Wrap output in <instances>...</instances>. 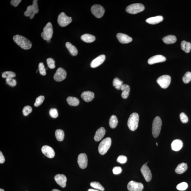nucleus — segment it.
<instances>
[{
    "label": "nucleus",
    "instance_id": "nucleus-1",
    "mask_svg": "<svg viewBox=\"0 0 191 191\" xmlns=\"http://www.w3.org/2000/svg\"><path fill=\"white\" fill-rule=\"evenodd\" d=\"M13 40L15 42L24 50H29L32 47V43L25 37L19 35L14 36Z\"/></svg>",
    "mask_w": 191,
    "mask_h": 191
},
{
    "label": "nucleus",
    "instance_id": "nucleus-2",
    "mask_svg": "<svg viewBox=\"0 0 191 191\" xmlns=\"http://www.w3.org/2000/svg\"><path fill=\"white\" fill-rule=\"evenodd\" d=\"M139 119L138 114L136 113H133L128 118V128L132 131H134L138 128Z\"/></svg>",
    "mask_w": 191,
    "mask_h": 191
},
{
    "label": "nucleus",
    "instance_id": "nucleus-3",
    "mask_svg": "<svg viewBox=\"0 0 191 191\" xmlns=\"http://www.w3.org/2000/svg\"><path fill=\"white\" fill-rule=\"evenodd\" d=\"M162 120L159 117H157L154 119L152 125V134L154 138H157L160 133Z\"/></svg>",
    "mask_w": 191,
    "mask_h": 191
},
{
    "label": "nucleus",
    "instance_id": "nucleus-4",
    "mask_svg": "<svg viewBox=\"0 0 191 191\" xmlns=\"http://www.w3.org/2000/svg\"><path fill=\"white\" fill-rule=\"evenodd\" d=\"M112 144V140L110 138L104 139L102 140L99 145L98 152L101 155L105 154L110 148Z\"/></svg>",
    "mask_w": 191,
    "mask_h": 191
},
{
    "label": "nucleus",
    "instance_id": "nucleus-5",
    "mask_svg": "<svg viewBox=\"0 0 191 191\" xmlns=\"http://www.w3.org/2000/svg\"><path fill=\"white\" fill-rule=\"evenodd\" d=\"M53 26L49 22L46 24V26L43 29V32L41 33V35L44 40L48 41L50 40L53 37Z\"/></svg>",
    "mask_w": 191,
    "mask_h": 191
},
{
    "label": "nucleus",
    "instance_id": "nucleus-6",
    "mask_svg": "<svg viewBox=\"0 0 191 191\" xmlns=\"http://www.w3.org/2000/svg\"><path fill=\"white\" fill-rule=\"evenodd\" d=\"M145 9L143 4L140 3H135L128 6L126 8V11L128 13L135 14L143 11Z\"/></svg>",
    "mask_w": 191,
    "mask_h": 191
},
{
    "label": "nucleus",
    "instance_id": "nucleus-7",
    "mask_svg": "<svg viewBox=\"0 0 191 191\" xmlns=\"http://www.w3.org/2000/svg\"><path fill=\"white\" fill-rule=\"evenodd\" d=\"M72 21V17L67 16L64 12H62L60 14L57 19V22L59 25L62 27L66 26Z\"/></svg>",
    "mask_w": 191,
    "mask_h": 191
},
{
    "label": "nucleus",
    "instance_id": "nucleus-8",
    "mask_svg": "<svg viewBox=\"0 0 191 191\" xmlns=\"http://www.w3.org/2000/svg\"><path fill=\"white\" fill-rule=\"evenodd\" d=\"M171 81V77L167 75H165L159 77L157 80V82L163 88H167L170 86Z\"/></svg>",
    "mask_w": 191,
    "mask_h": 191
},
{
    "label": "nucleus",
    "instance_id": "nucleus-9",
    "mask_svg": "<svg viewBox=\"0 0 191 191\" xmlns=\"http://www.w3.org/2000/svg\"><path fill=\"white\" fill-rule=\"evenodd\" d=\"M91 11L92 14L98 18H101L105 14V10L102 6L95 4L92 6Z\"/></svg>",
    "mask_w": 191,
    "mask_h": 191
},
{
    "label": "nucleus",
    "instance_id": "nucleus-10",
    "mask_svg": "<svg viewBox=\"0 0 191 191\" xmlns=\"http://www.w3.org/2000/svg\"><path fill=\"white\" fill-rule=\"evenodd\" d=\"M37 1L36 0H34L33 1V4L27 7V10L24 13V15L26 16L29 17L32 13L37 14L38 13L39 10Z\"/></svg>",
    "mask_w": 191,
    "mask_h": 191
},
{
    "label": "nucleus",
    "instance_id": "nucleus-11",
    "mask_svg": "<svg viewBox=\"0 0 191 191\" xmlns=\"http://www.w3.org/2000/svg\"><path fill=\"white\" fill-rule=\"evenodd\" d=\"M127 188L129 191H142L144 186L142 183L131 180L128 183Z\"/></svg>",
    "mask_w": 191,
    "mask_h": 191
},
{
    "label": "nucleus",
    "instance_id": "nucleus-12",
    "mask_svg": "<svg viewBox=\"0 0 191 191\" xmlns=\"http://www.w3.org/2000/svg\"><path fill=\"white\" fill-rule=\"evenodd\" d=\"M66 76L67 73L65 69L62 68H59L57 69L53 78L56 81L60 82L65 80Z\"/></svg>",
    "mask_w": 191,
    "mask_h": 191
},
{
    "label": "nucleus",
    "instance_id": "nucleus-13",
    "mask_svg": "<svg viewBox=\"0 0 191 191\" xmlns=\"http://www.w3.org/2000/svg\"><path fill=\"white\" fill-rule=\"evenodd\" d=\"M147 163L142 167L140 171L144 178L147 182L150 181L152 178V174L150 169L147 165Z\"/></svg>",
    "mask_w": 191,
    "mask_h": 191
},
{
    "label": "nucleus",
    "instance_id": "nucleus-14",
    "mask_svg": "<svg viewBox=\"0 0 191 191\" xmlns=\"http://www.w3.org/2000/svg\"><path fill=\"white\" fill-rule=\"evenodd\" d=\"M87 156L85 153H81L78 156V163L79 167L81 169H85L88 165Z\"/></svg>",
    "mask_w": 191,
    "mask_h": 191
},
{
    "label": "nucleus",
    "instance_id": "nucleus-15",
    "mask_svg": "<svg viewBox=\"0 0 191 191\" xmlns=\"http://www.w3.org/2000/svg\"><path fill=\"white\" fill-rule=\"evenodd\" d=\"M41 152L46 157L49 158H53L55 156L54 150L52 148L48 145H44L41 148Z\"/></svg>",
    "mask_w": 191,
    "mask_h": 191
},
{
    "label": "nucleus",
    "instance_id": "nucleus-16",
    "mask_svg": "<svg viewBox=\"0 0 191 191\" xmlns=\"http://www.w3.org/2000/svg\"><path fill=\"white\" fill-rule=\"evenodd\" d=\"M55 180L57 183L62 187H65L66 185L67 178L65 175L57 174L55 177Z\"/></svg>",
    "mask_w": 191,
    "mask_h": 191
},
{
    "label": "nucleus",
    "instance_id": "nucleus-17",
    "mask_svg": "<svg viewBox=\"0 0 191 191\" xmlns=\"http://www.w3.org/2000/svg\"><path fill=\"white\" fill-rule=\"evenodd\" d=\"M166 58L162 55H157L150 57L148 60V63L149 65H153L156 63H160L166 61Z\"/></svg>",
    "mask_w": 191,
    "mask_h": 191
},
{
    "label": "nucleus",
    "instance_id": "nucleus-18",
    "mask_svg": "<svg viewBox=\"0 0 191 191\" xmlns=\"http://www.w3.org/2000/svg\"><path fill=\"white\" fill-rule=\"evenodd\" d=\"M105 59V55H100L93 60L90 64V66L93 68H95L99 66L103 63Z\"/></svg>",
    "mask_w": 191,
    "mask_h": 191
},
{
    "label": "nucleus",
    "instance_id": "nucleus-19",
    "mask_svg": "<svg viewBox=\"0 0 191 191\" xmlns=\"http://www.w3.org/2000/svg\"><path fill=\"white\" fill-rule=\"evenodd\" d=\"M117 37L119 42L122 44H128L133 41V38L126 34L118 33L117 35Z\"/></svg>",
    "mask_w": 191,
    "mask_h": 191
},
{
    "label": "nucleus",
    "instance_id": "nucleus-20",
    "mask_svg": "<svg viewBox=\"0 0 191 191\" xmlns=\"http://www.w3.org/2000/svg\"><path fill=\"white\" fill-rule=\"evenodd\" d=\"M81 97L84 101L87 102H91L95 97L94 93L90 91L83 92L81 94Z\"/></svg>",
    "mask_w": 191,
    "mask_h": 191
},
{
    "label": "nucleus",
    "instance_id": "nucleus-21",
    "mask_svg": "<svg viewBox=\"0 0 191 191\" xmlns=\"http://www.w3.org/2000/svg\"><path fill=\"white\" fill-rule=\"evenodd\" d=\"M105 128L101 127L98 129L96 133L94 136V140L98 142L101 140L105 136Z\"/></svg>",
    "mask_w": 191,
    "mask_h": 191
},
{
    "label": "nucleus",
    "instance_id": "nucleus-22",
    "mask_svg": "<svg viewBox=\"0 0 191 191\" xmlns=\"http://www.w3.org/2000/svg\"><path fill=\"white\" fill-rule=\"evenodd\" d=\"M163 19L164 18L161 16H157L151 17L147 19L146 22L151 25H155L162 22Z\"/></svg>",
    "mask_w": 191,
    "mask_h": 191
},
{
    "label": "nucleus",
    "instance_id": "nucleus-23",
    "mask_svg": "<svg viewBox=\"0 0 191 191\" xmlns=\"http://www.w3.org/2000/svg\"><path fill=\"white\" fill-rule=\"evenodd\" d=\"M171 148L172 150L178 151L181 149L183 146V143L181 140L177 139L173 140L171 144Z\"/></svg>",
    "mask_w": 191,
    "mask_h": 191
},
{
    "label": "nucleus",
    "instance_id": "nucleus-24",
    "mask_svg": "<svg viewBox=\"0 0 191 191\" xmlns=\"http://www.w3.org/2000/svg\"><path fill=\"white\" fill-rule=\"evenodd\" d=\"M163 42L166 44H172L177 41L176 36L172 35L167 36L162 38Z\"/></svg>",
    "mask_w": 191,
    "mask_h": 191
},
{
    "label": "nucleus",
    "instance_id": "nucleus-25",
    "mask_svg": "<svg viewBox=\"0 0 191 191\" xmlns=\"http://www.w3.org/2000/svg\"><path fill=\"white\" fill-rule=\"evenodd\" d=\"M123 91L121 93V96L124 99H126L129 96L130 92V87L127 84H123L121 88Z\"/></svg>",
    "mask_w": 191,
    "mask_h": 191
},
{
    "label": "nucleus",
    "instance_id": "nucleus-26",
    "mask_svg": "<svg viewBox=\"0 0 191 191\" xmlns=\"http://www.w3.org/2000/svg\"><path fill=\"white\" fill-rule=\"evenodd\" d=\"M66 46L71 55L73 56H76L77 55L78 50L73 45L70 43L68 42L66 43Z\"/></svg>",
    "mask_w": 191,
    "mask_h": 191
},
{
    "label": "nucleus",
    "instance_id": "nucleus-27",
    "mask_svg": "<svg viewBox=\"0 0 191 191\" xmlns=\"http://www.w3.org/2000/svg\"><path fill=\"white\" fill-rule=\"evenodd\" d=\"M81 39L85 42L91 43L95 41L96 39L94 36L88 34H86L83 35L81 37Z\"/></svg>",
    "mask_w": 191,
    "mask_h": 191
},
{
    "label": "nucleus",
    "instance_id": "nucleus-28",
    "mask_svg": "<svg viewBox=\"0 0 191 191\" xmlns=\"http://www.w3.org/2000/svg\"><path fill=\"white\" fill-rule=\"evenodd\" d=\"M187 164L185 163H182L179 164L175 169V172L179 174H182L187 171Z\"/></svg>",
    "mask_w": 191,
    "mask_h": 191
},
{
    "label": "nucleus",
    "instance_id": "nucleus-29",
    "mask_svg": "<svg viewBox=\"0 0 191 191\" xmlns=\"http://www.w3.org/2000/svg\"><path fill=\"white\" fill-rule=\"evenodd\" d=\"M67 103L72 106H76L79 105V100L77 98L74 97H68L67 99Z\"/></svg>",
    "mask_w": 191,
    "mask_h": 191
},
{
    "label": "nucleus",
    "instance_id": "nucleus-30",
    "mask_svg": "<svg viewBox=\"0 0 191 191\" xmlns=\"http://www.w3.org/2000/svg\"><path fill=\"white\" fill-rule=\"evenodd\" d=\"M181 48L185 53H188L190 52L191 50V43L183 41L181 43Z\"/></svg>",
    "mask_w": 191,
    "mask_h": 191
},
{
    "label": "nucleus",
    "instance_id": "nucleus-31",
    "mask_svg": "<svg viewBox=\"0 0 191 191\" xmlns=\"http://www.w3.org/2000/svg\"><path fill=\"white\" fill-rule=\"evenodd\" d=\"M56 138L59 141H62L65 138V133L61 129L57 130L55 133Z\"/></svg>",
    "mask_w": 191,
    "mask_h": 191
},
{
    "label": "nucleus",
    "instance_id": "nucleus-32",
    "mask_svg": "<svg viewBox=\"0 0 191 191\" xmlns=\"http://www.w3.org/2000/svg\"><path fill=\"white\" fill-rule=\"evenodd\" d=\"M118 120L117 117L115 115L111 116L109 120V124L111 128H115L117 126Z\"/></svg>",
    "mask_w": 191,
    "mask_h": 191
},
{
    "label": "nucleus",
    "instance_id": "nucleus-33",
    "mask_svg": "<svg viewBox=\"0 0 191 191\" xmlns=\"http://www.w3.org/2000/svg\"><path fill=\"white\" fill-rule=\"evenodd\" d=\"M113 86L118 90L121 89L123 84V81L120 80L118 78H115L113 81Z\"/></svg>",
    "mask_w": 191,
    "mask_h": 191
},
{
    "label": "nucleus",
    "instance_id": "nucleus-34",
    "mask_svg": "<svg viewBox=\"0 0 191 191\" xmlns=\"http://www.w3.org/2000/svg\"><path fill=\"white\" fill-rule=\"evenodd\" d=\"M90 185L92 187H93L94 188L97 189L101 191L105 190V188L102 186L101 184L98 182H91L90 184Z\"/></svg>",
    "mask_w": 191,
    "mask_h": 191
},
{
    "label": "nucleus",
    "instance_id": "nucleus-35",
    "mask_svg": "<svg viewBox=\"0 0 191 191\" xmlns=\"http://www.w3.org/2000/svg\"><path fill=\"white\" fill-rule=\"evenodd\" d=\"M16 75L14 72L11 71H6L3 72L2 74V77L3 78H11L16 77Z\"/></svg>",
    "mask_w": 191,
    "mask_h": 191
},
{
    "label": "nucleus",
    "instance_id": "nucleus-36",
    "mask_svg": "<svg viewBox=\"0 0 191 191\" xmlns=\"http://www.w3.org/2000/svg\"><path fill=\"white\" fill-rule=\"evenodd\" d=\"M183 82L185 84H187L191 81V73L187 72L185 73L182 78Z\"/></svg>",
    "mask_w": 191,
    "mask_h": 191
},
{
    "label": "nucleus",
    "instance_id": "nucleus-37",
    "mask_svg": "<svg viewBox=\"0 0 191 191\" xmlns=\"http://www.w3.org/2000/svg\"><path fill=\"white\" fill-rule=\"evenodd\" d=\"M44 97L43 96H40L38 97L34 104L35 106L38 107L41 105V104L44 102Z\"/></svg>",
    "mask_w": 191,
    "mask_h": 191
},
{
    "label": "nucleus",
    "instance_id": "nucleus-38",
    "mask_svg": "<svg viewBox=\"0 0 191 191\" xmlns=\"http://www.w3.org/2000/svg\"><path fill=\"white\" fill-rule=\"evenodd\" d=\"M32 109L30 106L27 105L24 108L23 110H22V113L25 116H27L29 115L32 112Z\"/></svg>",
    "mask_w": 191,
    "mask_h": 191
},
{
    "label": "nucleus",
    "instance_id": "nucleus-39",
    "mask_svg": "<svg viewBox=\"0 0 191 191\" xmlns=\"http://www.w3.org/2000/svg\"><path fill=\"white\" fill-rule=\"evenodd\" d=\"M188 185L185 182H182L177 185L176 188L177 190L180 191L185 190L187 188Z\"/></svg>",
    "mask_w": 191,
    "mask_h": 191
},
{
    "label": "nucleus",
    "instance_id": "nucleus-40",
    "mask_svg": "<svg viewBox=\"0 0 191 191\" xmlns=\"http://www.w3.org/2000/svg\"><path fill=\"white\" fill-rule=\"evenodd\" d=\"M46 62L48 67L50 68L53 69L55 68V61L53 59L51 58H48L46 60Z\"/></svg>",
    "mask_w": 191,
    "mask_h": 191
},
{
    "label": "nucleus",
    "instance_id": "nucleus-41",
    "mask_svg": "<svg viewBox=\"0 0 191 191\" xmlns=\"http://www.w3.org/2000/svg\"><path fill=\"white\" fill-rule=\"evenodd\" d=\"M39 71L41 75L46 76V69L45 68L44 65L42 62L40 63L39 65Z\"/></svg>",
    "mask_w": 191,
    "mask_h": 191
},
{
    "label": "nucleus",
    "instance_id": "nucleus-42",
    "mask_svg": "<svg viewBox=\"0 0 191 191\" xmlns=\"http://www.w3.org/2000/svg\"><path fill=\"white\" fill-rule=\"evenodd\" d=\"M49 114L50 116L53 118H56L58 115V111L55 108L50 109L49 111Z\"/></svg>",
    "mask_w": 191,
    "mask_h": 191
},
{
    "label": "nucleus",
    "instance_id": "nucleus-43",
    "mask_svg": "<svg viewBox=\"0 0 191 191\" xmlns=\"http://www.w3.org/2000/svg\"><path fill=\"white\" fill-rule=\"evenodd\" d=\"M6 84H7L9 86L12 87H14L16 85V81L15 79L13 78H8L6 79Z\"/></svg>",
    "mask_w": 191,
    "mask_h": 191
},
{
    "label": "nucleus",
    "instance_id": "nucleus-44",
    "mask_svg": "<svg viewBox=\"0 0 191 191\" xmlns=\"http://www.w3.org/2000/svg\"><path fill=\"white\" fill-rule=\"evenodd\" d=\"M127 158L124 155H120L117 159V161L121 164H125L127 161Z\"/></svg>",
    "mask_w": 191,
    "mask_h": 191
},
{
    "label": "nucleus",
    "instance_id": "nucleus-45",
    "mask_svg": "<svg viewBox=\"0 0 191 191\" xmlns=\"http://www.w3.org/2000/svg\"><path fill=\"white\" fill-rule=\"evenodd\" d=\"M180 120L183 123H186L188 121V118L185 113H182L180 114Z\"/></svg>",
    "mask_w": 191,
    "mask_h": 191
},
{
    "label": "nucleus",
    "instance_id": "nucleus-46",
    "mask_svg": "<svg viewBox=\"0 0 191 191\" xmlns=\"http://www.w3.org/2000/svg\"><path fill=\"white\" fill-rule=\"evenodd\" d=\"M113 173L115 175L120 174L122 172V168L120 167H115L113 169Z\"/></svg>",
    "mask_w": 191,
    "mask_h": 191
},
{
    "label": "nucleus",
    "instance_id": "nucleus-47",
    "mask_svg": "<svg viewBox=\"0 0 191 191\" xmlns=\"http://www.w3.org/2000/svg\"><path fill=\"white\" fill-rule=\"evenodd\" d=\"M21 1V0H12L10 4L14 6L17 7Z\"/></svg>",
    "mask_w": 191,
    "mask_h": 191
},
{
    "label": "nucleus",
    "instance_id": "nucleus-48",
    "mask_svg": "<svg viewBox=\"0 0 191 191\" xmlns=\"http://www.w3.org/2000/svg\"><path fill=\"white\" fill-rule=\"evenodd\" d=\"M5 161V158L3 155L2 153L0 152V163L1 164L4 163Z\"/></svg>",
    "mask_w": 191,
    "mask_h": 191
},
{
    "label": "nucleus",
    "instance_id": "nucleus-49",
    "mask_svg": "<svg viewBox=\"0 0 191 191\" xmlns=\"http://www.w3.org/2000/svg\"><path fill=\"white\" fill-rule=\"evenodd\" d=\"M35 14H36L34 13H32V14H31V15L30 16H29V18H30V19H33L35 15Z\"/></svg>",
    "mask_w": 191,
    "mask_h": 191
},
{
    "label": "nucleus",
    "instance_id": "nucleus-50",
    "mask_svg": "<svg viewBox=\"0 0 191 191\" xmlns=\"http://www.w3.org/2000/svg\"><path fill=\"white\" fill-rule=\"evenodd\" d=\"M88 191H99L98 190H95V189H88Z\"/></svg>",
    "mask_w": 191,
    "mask_h": 191
},
{
    "label": "nucleus",
    "instance_id": "nucleus-51",
    "mask_svg": "<svg viewBox=\"0 0 191 191\" xmlns=\"http://www.w3.org/2000/svg\"><path fill=\"white\" fill-rule=\"evenodd\" d=\"M52 191H61L59 190H58V189H53V190H52Z\"/></svg>",
    "mask_w": 191,
    "mask_h": 191
},
{
    "label": "nucleus",
    "instance_id": "nucleus-52",
    "mask_svg": "<svg viewBox=\"0 0 191 191\" xmlns=\"http://www.w3.org/2000/svg\"><path fill=\"white\" fill-rule=\"evenodd\" d=\"M0 191H4V189H0Z\"/></svg>",
    "mask_w": 191,
    "mask_h": 191
},
{
    "label": "nucleus",
    "instance_id": "nucleus-53",
    "mask_svg": "<svg viewBox=\"0 0 191 191\" xmlns=\"http://www.w3.org/2000/svg\"><path fill=\"white\" fill-rule=\"evenodd\" d=\"M47 41L48 43H50V41H50V40Z\"/></svg>",
    "mask_w": 191,
    "mask_h": 191
},
{
    "label": "nucleus",
    "instance_id": "nucleus-54",
    "mask_svg": "<svg viewBox=\"0 0 191 191\" xmlns=\"http://www.w3.org/2000/svg\"><path fill=\"white\" fill-rule=\"evenodd\" d=\"M156 144H157V146H158V143H156Z\"/></svg>",
    "mask_w": 191,
    "mask_h": 191
},
{
    "label": "nucleus",
    "instance_id": "nucleus-55",
    "mask_svg": "<svg viewBox=\"0 0 191 191\" xmlns=\"http://www.w3.org/2000/svg\"></svg>",
    "mask_w": 191,
    "mask_h": 191
}]
</instances>
